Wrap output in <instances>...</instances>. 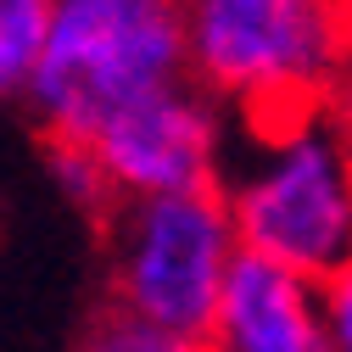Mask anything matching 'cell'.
I'll list each match as a JSON object with an SVG mask.
<instances>
[{
    "label": "cell",
    "mask_w": 352,
    "mask_h": 352,
    "mask_svg": "<svg viewBox=\"0 0 352 352\" xmlns=\"http://www.w3.org/2000/svg\"><path fill=\"white\" fill-rule=\"evenodd\" d=\"M218 190L241 252L314 285L352 263V135L330 107L246 123V146L230 151Z\"/></svg>",
    "instance_id": "6da1fadb"
},
{
    "label": "cell",
    "mask_w": 352,
    "mask_h": 352,
    "mask_svg": "<svg viewBox=\"0 0 352 352\" xmlns=\"http://www.w3.org/2000/svg\"><path fill=\"white\" fill-rule=\"evenodd\" d=\"M185 62L246 123L319 112L352 78L346 0H185Z\"/></svg>",
    "instance_id": "7a4b0ae2"
},
{
    "label": "cell",
    "mask_w": 352,
    "mask_h": 352,
    "mask_svg": "<svg viewBox=\"0 0 352 352\" xmlns=\"http://www.w3.org/2000/svg\"><path fill=\"white\" fill-rule=\"evenodd\" d=\"M190 78L185 0H56L28 112L51 146H90L101 129Z\"/></svg>",
    "instance_id": "3957f363"
},
{
    "label": "cell",
    "mask_w": 352,
    "mask_h": 352,
    "mask_svg": "<svg viewBox=\"0 0 352 352\" xmlns=\"http://www.w3.org/2000/svg\"><path fill=\"white\" fill-rule=\"evenodd\" d=\"M235 263H241V235L224 190L146 196V201H118L107 212L112 307L129 319L201 341Z\"/></svg>",
    "instance_id": "277c9868"
},
{
    "label": "cell",
    "mask_w": 352,
    "mask_h": 352,
    "mask_svg": "<svg viewBox=\"0 0 352 352\" xmlns=\"http://www.w3.org/2000/svg\"><path fill=\"white\" fill-rule=\"evenodd\" d=\"M84 151L96 157L112 201L218 190L230 168V112L201 84L179 78L157 96L123 107Z\"/></svg>",
    "instance_id": "5b68a950"
},
{
    "label": "cell",
    "mask_w": 352,
    "mask_h": 352,
    "mask_svg": "<svg viewBox=\"0 0 352 352\" xmlns=\"http://www.w3.org/2000/svg\"><path fill=\"white\" fill-rule=\"evenodd\" d=\"M201 352H330L319 285L269 257L241 252L201 336Z\"/></svg>",
    "instance_id": "8992f818"
},
{
    "label": "cell",
    "mask_w": 352,
    "mask_h": 352,
    "mask_svg": "<svg viewBox=\"0 0 352 352\" xmlns=\"http://www.w3.org/2000/svg\"><path fill=\"white\" fill-rule=\"evenodd\" d=\"M56 0H0V101H28Z\"/></svg>",
    "instance_id": "52a82bcc"
},
{
    "label": "cell",
    "mask_w": 352,
    "mask_h": 352,
    "mask_svg": "<svg viewBox=\"0 0 352 352\" xmlns=\"http://www.w3.org/2000/svg\"><path fill=\"white\" fill-rule=\"evenodd\" d=\"M78 352H201V341L190 336H173V330H157L146 319H129V314H101L90 324V336H84Z\"/></svg>",
    "instance_id": "ba28073f"
},
{
    "label": "cell",
    "mask_w": 352,
    "mask_h": 352,
    "mask_svg": "<svg viewBox=\"0 0 352 352\" xmlns=\"http://www.w3.org/2000/svg\"><path fill=\"white\" fill-rule=\"evenodd\" d=\"M51 173H56V185L78 201V207H90V212H112L118 201H112V190H107V179H101V168H96V157L84 151V146H51Z\"/></svg>",
    "instance_id": "9c48e42d"
},
{
    "label": "cell",
    "mask_w": 352,
    "mask_h": 352,
    "mask_svg": "<svg viewBox=\"0 0 352 352\" xmlns=\"http://www.w3.org/2000/svg\"><path fill=\"white\" fill-rule=\"evenodd\" d=\"M319 314H324V341L330 352H352V263L336 269L319 285Z\"/></svg>",
    "instance_id": "30bf717a"
},
{
    "label": "cell",
    "mask_w": 352,
    "mask_h": 352,
    "mask_svg": "<svg viewBox=\"0 0 352 352\" xmlns=\"http://www.w3.org/2000/svg\"><path fill=\"white\" fill-rule=\"evenodd\" d=\"M346 17H352V0H346Z\"/></svg>",
    "instance_id": "8fae6325"
}]
</instances>
